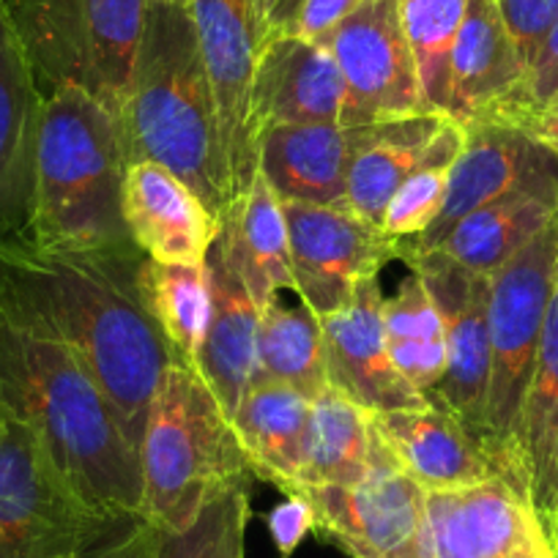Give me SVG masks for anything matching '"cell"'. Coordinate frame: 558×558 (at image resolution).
<instances>
[{"label":"cell","mask_w":558,"mask_h":558,"mask_svg":"<svg viewBox=\"0 0 558 558\" xmlns=\"http://www.w3.org/2000/svg\"><path fill=\"white\" fill-rule=\"evenodd\" d=\"M463 126L465 143L449 173L441 214L425 233L402 241L400 257L411 252L438 250L460 219L520 186L558 181V159L520 123L501 116H487Z\"/></svg>","instance_id":"obj_14"},{"label":"cell","mask_w":558,"mask_h":558,"mask_svg":"<svg viewBox=\"0 0 558 558\" xmlns=\"http://www.w3.org/2000/svg\"><path fill=\"white\" fill-rule=\"evenodd\" d=\"M137 460L146 520L162 531L186 529L217 493L255 480L222 402L179 359L154 397Z\"/></svg>","instance_id":"obj_5"},{"label":"cell","mask_w":558,"mask_h":558,"mask_svg":"<svg viewBox=\"0 0 558 558\" xmlns=\"http://www.w3.org/2000/svg\"><path fill=\"white\" fill-rule=\"evenodd\" d=\"M208 277V320L201 348L192 367L211 386L225 413L233 418L257 359V320L260 307L235 266L222 233L211 244L206 257Z\"/></svg>","instance_id":"obj_21"},{"label":"cell","mask_w":558,"mask_h":558,"mask_svg":"<svg viewBox=\"0 0 558 558\" xmlns=\"http://www.w3.org/2000/svg\"><path fill=\"white\" fill-rule=\"evenodd\" d=\"M558 107V23L547 34L545 45L536 52L534 63L525 72L523 85L514 90L512 99L493 116L509 118V121H525L531 116ZM487 118V116H485Z\"/></svg>","instance_id":"obj_36"},{"label":"cell","mask_w":558,"mask_h":558,"mask_svg":"<svg viewBox=\"0 0 558 558\" xmlns=\"http://www.w3.org/2000/svg\"><path fill=\"white\" fill-rule=\"evenodd\" d=\"M518 449L531 507L542 520L558 507V286L520 411Z\"/></svg>","instance_id":"obj_29"},{"label":"cell","mask_w":558,"mask_h":558,"mask_svg":"<svg viewBox=\"0 0 558 558\" xmlns=\"http://www.w3.org/2000/svg\"><path fill=\"white\" fill-rule=\"evenodd\" d=\"M384 326L397 373L427 397L447 373V337L441 315L416 271L384 299Z\"/></svg>","instance_id":"obj_31"},{"label":"cell","mask_w":558,"mask_h":558,"mask_svg":"<svg viewBox=\"0 0 558 558\" xmlns=\"http://www.w3.org/2000/svg\"><path fill=\"white\" fill-rule=\"evenodd\" d=\"M553 558H558V556H556V553H553Z\"/></svg>","instance_id":"obj_47"},{"label":"cell","mask_w":558,"mask_h":558,"mask_svg":"<svg viewBox=\"0 0 558 558\" xmlns=\"http://www.w3.org/2000/svg\"><path fill=\"white\" fill-rule=\"evenodd\" d=\"M0 433H3V411H0Z\"/></svg>","instance_id":"obj_46"},{"label":"cell","mask_w":558,"mask_h":558,"mask_svg":"<svg viewBox=\"0 0 558 558\" xmlns=\"http://www.w3.org/2000/svg\"><path fill=\"white\" fill-rule=\"evenodd\" d=\"M157 534L159 531L151 520H137L132 529L85 558H157Z\"/></svg>","instance_id":"obj_40"},{"label":"cell","mask_w":558,"mask_h":558,"mask_svg":"<svg viewBox=\"0 0 558 558\" xmlns=\"http://www.w3.org/2000/svg\"><path fill=\"white\" fill-rule=\"evenodd\" d=\"M313 400L288 384L252 378L233 413V430L255 480L291 496L307 458Z\"/></svg>","instance_id":"obj_24"},{"label":"cell","mask_w":558,"mask_h":558,"mask_svg":"<svg viewBox=\"0 0 558 558\" xmlns=\"http://www.w3.org/2000/svg\"><path fill=\"white\" fill-rule=\"evenodd\" d=\"M159 3H179V7H186L190 0H159Z\"/></svg>","instance_id":"obj_45"},{"label":"cell","mask_w":558,"mask_h":558,"mask_svg":"<svg viewBox=\"0 0 558 558\" xmlns=\"http://www.w3.org/2000/svg\"><path fill=\"white\" fill-rule=\"evenodd\" d=\"M315 531L351 558H427V490L386 458L359 485L302 487Z\"/></svg>","instance_id":"obj_9"},{"label":"cell","mask_w":558,"mask_h":558,"mask_svg":"<svg viewBox=\"0 0 558 558\" xmlns=\"http://www.w3.org/2000/svg\"><path fill=\"white\" fill-rule=\"evenodd\" d=\"M465 143V126L447 118L422 162L413 168L395 192L384 214L380 228L395 241H411L425 233L441 214L449 190V173Z\"/></svg>","instance_id":"obj_33"},{"label":"cell","mask_w":558,"mask_h":558,"mask_svg":"<svg viewBox=\"0 0 558 558\" xmlns=\"http://www.w3.org/2000/svg\"><path fill=\"white\" fill-rule=\"evenodd\" d=\"M129 159L118 118L80 88L47 90L36 148L34 211L23 239L39 250H126Z\"/></svg>","instance_id":"obj_4"},{"label":"cell","mask_w":558,"mask_h":558,"mask_svg":"<svg viewBox=\"0 0 558 558\" xmlns=\"http://www.w3.org/2000/svg\"><path fill=\"white\" fill-rule=\"evenodd\" d=\"M219 233L235 266L244 274V282L257 307L263 310L274 302L279 291H293L286 208L260 173L255 175L244 201L230 208L228 217L222 219Z\"/></svg>","instance_id":"obj_28"},{"label":"cell","mask_w":558,"mask_h":558,"mask_svg":"<svg viewBox=\"0 0 558 558\" xmlns=\"http://www.w3.org/2000/svg\"><path fill=\"white\" fill-rule=\"evenodd\" d=\"M326 47L348 88L345 126L430 112L402 25L400 0H362Z\"/></svg>","instance_id":"obj_13"},{"label":"cell","mask_w":558,"mask_h":558,"mask_svg":"<svg viewBox=\"0 0 558 558\" xmlns=\"http://www.w3.org/2000/svg\"><path fill=\"white\" fill-rule=\"evenodd\" d=\"M520 126L529 129V132L539 140L542 146L558 159V107H550V110L539 112V116L525 118V121H520Z\"/></svg>","instance_id":"obj_42"},{"label":"cell","mask_w":558,"mask_h":558,"mask_svg":"<svg viewBox=\"0 0 558 558\" xmlns=\"http://www.w3.org/2000/svg\"><path fill=\"white\" fill-rule=\"evenodd\" d=\"M386 458L391 454L375 430L373 413L329 386L313 400L307 458L293 493L320 485H359Z\"/></svg>","instance_id":"obj_27"},{"label":"cell","mask_w":558,"mask_h":558,"mask_svg":"<svg viewBox=\"0 0 558 558\" xmlns=\"http://www.w3.org/2000/svg\"><path fill=\"white\" fill-rule=\"evenodd\" d=\"M47 94L0 0V239L25 235Z\"/></svg>","instance_id":"obj_19"},{"label":"cell","mask_w":558,"mask_h":558,"mask_svg":"<svg viewBox=\"0 0 558 558\" xmlns=\"http://www.w3.org/2000/svg\"><path fill=\"white\" fill-rule=\"evenodd\" d=\"M373 425L395 463L425 490H458L490 480H507L529 496L518 471L490 441L433 402L373 413Z\"/></svg>","instance_id":"obj_15"},{"label":"cell","mask_w":558,"mask_h":558,"mask_svg":"<svg viewBox=\"0 0 558 558\" xmlns=\"http://www.w3.org/2000/svg\"><path fill=\"white\" fill-rule=\"evenodd\" d=\"M302 3L304 0H260V23L266 41L274 36L291 34Z\"/></svg>","instance_id":"obj_41"},{"label":"cell","mask_w":558,"mask_h":558,"mask_svg":"<svg viewBox=\"0 0 558 558\" xmlns=\"http://www.w3.org/2000/svg\"><path fill=\"white\" fill-rule=\"evenodd\" d=\"M558 214V181L531 184L460 219L438 252L476 274L493 277Z\"/></svg>","instance_id":"obj_26"},{"label":"cell","mask_w":558,"mask_h":558,"mask_svg":"<svg viewBox=\"0 0 558 558\" xmlns=\"http://www.w3.org/2000/svg\"><path fill=\"white\" fill-rule=\"evenodd\" d=\"M250 485L252 482H235L225 487L186 529H157V558H246Z\"/></svg>","instance_id":"obj_35"},{"label":"cell","mask_w":558,"mask_h":558,"mask_svg":"<svg viewBox=\"0 0 558 558\" xmlns=\"http://www.w3.org/2000/svg\"><path fill=\"white\" fill-rule=\"evenodd\" d=\"M0 411L28 425L94 507L146 518L137 449L72 348L0 282Z\"/></svg>","instance_id":"obj_2"},{"label":"cell","mask_w":558,"mask_h":558,"mask_svg":"<svg viewBox=\"0 0 558 558\" xmlns=\"http://www.w3.org/2000/svg\"><path fill=\"white\" fill-rule=\"evenodd\" d=\"M291 241L293 293L318 318L351 302L364 279L397 260L402 241L367 222L351 208L282 203Z\"/></svg>","instance_id":"obj_10"},{"label":"cell","mask_w":558,"mask_h":558,"mask_svg":"<svg viewBox=\"0 0 558 558\" xmlns=\"http://www.w3.org/2000/svg\"><path fill=\"white\" fill-rule=\"evenodd\" d=\"M447 118L441 112H416L362 126L348 173V208L380 228L389 201L422 162Z\"/></svg>","instance_id":"obj_25"},{"label":"cell","mask_w":558,"mask_h":558,"mask_svg":"<svg viewBox=\"0 0 558 558\" xmlns=\"http://www.w3.org/2000/svg\"><path fill=\"white\" fill-rule=\"evenodd\" d=\"M123 222L146 257L181 266H206L222 219L175 173L154 162L129 165L123 181Z\"/></svg>","instance_id":"obj_20"},{"label":"cell","mask_w":558,"mask_h":558,"mask_svg":"<svg viewBox=\"0 0 558 558\" xmlns=\"http://www.w3.org/2000/svg\"><path fill=\"white\" fill-rule=\"evenodd\" d=\"M523 80L525 63L504 28L496 0H469L449 63L447 116L458 123L493 116Z\"/></svg>","instance_id":"obj_23"},{"label":"cell","mask_w":558,"mask_h":558,"mask_svg":"<svg viewBox=\"0 0 558 558\" xmlns=\"http://www.w3.org/2000/svg\"><path fill=\"white\" fill-rule=\"evenodd\" d=\"M496 7L529 72L547 34L558 23V0H496Z\"/></svg>","instance_id":"obj_37"},{"label":"cell","mask_w":558,"mask_h":558,"mask_svg":"<svg viewBox=\"0 0 558 558\" xmlns=\"http://www.w3.org/2000/svg\"><path fill=\"white\" fill-rule=\"evenodd\" d=\"M203 66L217 101L219 129L233 179L235 206L257 175V137L252 126V83L266 36L260 0H190Z\"/></svg>","instance_id":"obj_12"},{"label":"cell","mask_w":558,"mask_h":558,"mask_svg":"<svg viewBox=\"0 0 558 558\" xmlns=\"http://www.w3.org/2000/svg\"><path fill=\"white\" fill-rule=\"evenodd\" d=\"M348 88L329 47L296 34L263 45L252 83L255 137L274 126L340 123L345 126Z\"/></svg>","instance_id":"obj_18"},{"label":"cell","mask_w":558,"mask_h":558,"mask_svg":"<svg viewBox=\"0 0 558 558\" xmlns=\"http://www.w3.org/2000/svg\"><path fill=\"white\" fill-rule=\"evenodd\" d=\"M558 286V214L490 277V389L485 405V438L518 471V430L525 389L534 373L542 331ZM529 490V485H525Z\"/></svg>","instance_id":"obj_8"},{"label":"cell","mask_w":558,"mask_h":558,"mask_svg":"<svg viewBox=\"0 0 558 558\" xmlns=\"http://www.w3.org/2000/svg\"><path fill=\"white\" fill-rule=\"evenodd\" d=\"M400 9L427 110L447 116L449 63L469 0H400Z\"/></svg>","instance_id":"obj_34"},{"label":"cell","mask_w":558,"mask_h":558,"mask_svg":"<svg viewBox=\"0 0 558 558\" xmlns=\"http://www.w3.org/2000/svg\"><path fill=\"white\" fill-rule=\"evenodd\" d=\"M359 7H362V0H304L291 34L326 47L331 34H335Z\"/></svg>","instance_id":"obj_39"},{"label":"cell","mask_w":558,"mask_h":558,"mask_svg":"<svg viewBox=\"0 0 558 558\" xmlns=\"http://www.w3.org/2000/svg\"><path fill=\"white\" fill-rule=\"evenodd\" d=\"M129 165L154 162L179 175L217 219L235 206L217 101L190 9L148 3V17L121 116Z\"/></svg>","instance_id":"obj_3"},{"label":"cell","mask_w":558,"mask_h":558,"mask_svg":"<svg viewBox=\"0 0 558 558\" xmlns=\"http://www.w3.org/2000/svg\"><path fill=\"white\" fill-rule=\"evenodd\" d=\"M143 260L137 246L39 250L23 235L0 239V282L72 348L134 449L175 362L140 296Z\"/></svg>","instance_id":"obj_1"},{"label":"cell","mask_w":558,"mask_h":558,"mask_svg":"<svg viewBox=\"0 0 558 558\" xmlns=\"http://www.w3.org/2000/svg\"><path fill=\"white\" fill-rule=\"evenodd\" d=\"M39 83L121 116L151 0H3Z\"/></svg>","instance_id":"obj_6"},{"label":"cell","mask_w":558,"mask_h":558,"mask_svg":"<svg viewBox=\"0 0 558 558\" xmlns=\"http://www.w3.org/2000/svg\"><path fill=\"white\" fill-rule=\"evenodd\" d=\"M252 378H268L288 384L315 400L329 389L326 375L324 329L318 315L304 304L286 307L279 296L260 310L257 320V359Z\"/></svg>","instance_id":"obj_30"},{"label":"cell","mask_w":558,"mask_h":558,"mask_svg":"<svg viewBox=\"0 0 558 558\" xmlns=\"http://www.w3.org/2000/svg\"><path fill=\"white\" fill-rule=\"evenodd\" d=\"M402 260L425 282L444 320L447 373L427 395V402L444 408L485 438V405L490 389V277L465 268L444 252H411ZM487 441V438H485Z\"/></svg>","instance_id":"obj_11"},{"label":"cell","mask_w":558,"mask_h":558,"mask_svg":"<svg viewBox=\"0 0 558 558\" xmlns=\"http://www.w3.org/2000/svg\"><path fill=\"white\" fill-rule=\"evenodd\" d=\"M137 520L85 501L28 425L3 416L0 558H85Z\"/></svg>","instance_id":"obj_7"},{"label":"cell","mask_w":558,"mask_h":558,"mask_svg":"<svg viewBox=\"0 0 558 558\" xmlns=\"http://www.w3.org/2000/svg\"><path fill=\"white\" fill-rule=\"evenodd\" d=\"M518 558H553L550 545H547V539H545V531H542V534L536 536V539L531 542V545L525 547Z\"/></svg>","instance_id":"obj_44"},{"label":"cell","mask_w":558,"mask_h":558,"mask_svg":"<svg viewBox=\"0 0 558 558\" xmlns=\"http://www.w3.org/2000/svg\"><path fill=\"white\" fill-rule=\"evenodd\" d=\"M362 126H274L257 137V173L282 203L348 208V173Z\"/></svg>","instance_id":"obj_22"},{"label":"cell","mask_w":558,"mask_h":558,"mask_svg":"<svg viewBox=\"0 0 558 558\" xmlns=\"http://www.w3.org/2000/svg\"><path fill=\"white\" fill-rule=\"evenodd\" d=\"M140 296L175 359L195 362L208 320L206 266H181L146 257L140 266Z\"/></svg>","instance_id":"obj_32"},{"label":"cell","mask_w":558,"mask_h":558,"mask_svg":"<svg viewBox=\"0 0 558 558\" xmlns=\"http://www.w3.org/2000/svg\"><path fill=\"white\" fill-rule=\"evenodd\" d=\"M539 523H542V531H545L547 545H550V550L558 556V507L553 509L550 514H545V518H542Z\"/></svg>","instance_id":"obj_43"},{"label":"cell","mask_w":558,"mask_h":558,"mask_svg":"<svg viewBox=\"0 0 558 558\" xmlns=\"http://www.w3.org/2000/svg\"><path fill=\"white\" fill-rule=\"evenodd\" d=\"M384 299L378 277L364 279L345 307L320 318L329 386L367 413L427 405V397L413 389L391 362Z\"/></svg>","instance_id":"obj_16"},{"label":"cell","mask_w":558,"mask_h":558,"mask_svg":"<svg viewBox=\"0 0 558 558\" xmlns=\"http://www.w3.org/2000/svg\"><path fill=\"white\" fill-rule=\"evenodd\" d=\"M542 523L507 480L427 490V558H518Z\"/></svg>","instance_id":"obj_17"},{"label":"cell","mask_w":558,"mask_h":558,"mask_svg":"<svg viewBox=\"0 0 558 558\" xmlns=\"http://www.w3.org/2000/svg\"><path fill=\"white\" fill-rule=\"evenodd\" d=\"M268 534L277 545L279 558H291L310 531H315V512L304 496H286V501L268 512Z\"/></svg>","instance_id":"obj_38"}]
</instances>
